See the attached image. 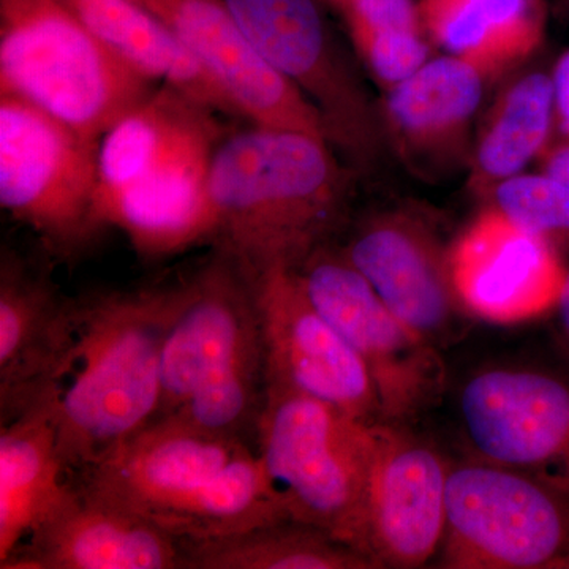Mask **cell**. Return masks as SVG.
Segmentation results:
<instances>
[{
    "instance_id": "4",
    "label": "cell",
    "mask_w": 569,
    "mask_h": 569,
    "mask_svg": "<svg viewBox=\"0 0 569 569\" xmlns=\"http://www.w3.org/2000/svg\"><path fill=\"white\" fill-rule=\"evenodd\" d=\"M153 84L51 0H0V93L100 141Z\"/></svg>"
},
{
    "instance_id": "10",
    "label": "cell",
    "mask_w": 569,
    "mask_h": 569,
    "mask_svg": "<svg viewBox=\"0 0 569 569\" xmlns=\"http://www.w3.org/2000/svg\"><path fill=\"white\" fill-rule=\"evenodd\" d=\"M460 429L473 458L569 493V372L490 366L459 389Z\"/></svg>"
},
{
    "instance_id": "19",
    "label": "cell",
    "mask_w": 569,
    "mask_h": 569,
    "mask_svg": "<svg viewBox=\"0 0 569 569\" xmlns=\"http://www.w3.org/2000/svg\"><path fill=\"white\" fill-rule=\"evenodd\" d=\"M78 328V301L59 295L20 258L0 266V411L2 422L31 408L62 369Z\"/></svg>"
},
{
    "instance_id": "8",
    "label": "cell",
    "mask_w": 569,
    "mask_h": 569,
    "mask_svg": "<svg viewBox=\"0 0 569 569\" xmlns=\"http://www.w3.org/2000/svg\"><path fill=\"white\" fill-rule=\"evenodd\" d=\"M298 272L312 305L366 366L380 422L410 426L440 403L448 387L440 348L395 316L342 250L320 247Z\"/></svg>"
},
{
    "instance_id": "26",
    "label": "cell",
    "mask_w": 569,
    "mask_h": 569,
    "mask_svg": "<svg viewBox=\"0 0 569 569\" xmlns=\"http://www.w3.org/2000/svg\"><path fill=\"white\" fill-rule=\"evenodd\" d=\"M183 569H380L328 531L282 519L230 537L182 541Z\"/></svg>"
},
{
    "instance_id": "28",
    "label": "cell",
    "mask_w": 569,
    "mask_h": 569,
    "mask_svg": "<svg viewBox=\"0 0 569 569\" xmlns=\"http://www.w3.org/2000/svg\"><path fill=\"white\" fill-rule=\"evenodd\" d=\"M486 201L516 227L569 253V183L546 171L520 173L498 183Z\"/></svg>"
},
{
    "instance_id": "18",
    "label": "cell",
    "mask_w": 569,
    "mask_h": 569,
    "mask_svg": "<svg viewBox=\"0 0 569 569\" xmlns=\"http://www.w3.org/2000/svg\"><path fill=\"white\" fill-rule=\"evenodd\" d=\"M219 141L217 122L193 134L156 170L103 206L102 227L119 228L146 258L170 257L213 241L209 173Z\"/></svg>"
},
{
    "instance_id": "25",
    "label": "cell",
    "mask_w": 569,
    "mask_h": 569,
    "mask_svg": "<svg viewBox=\"0 0 569 569\" xmlns=\"http://www.w3.org/2000/svg\"><path fill=\"white\" fill-rule=\"evenodd\" d=\"M556 132V91L552 71L520 74L497 97L479 127L471 151L468 189L478 198L523 173L539 159Z\"/></svg>"
},
{
    "instance_id": "3",
    "label": "cell",
    "mask_w": 569,
    "mask_h": 569,
    "mask_svg": "<svg viewBox=\"0 0 569 569\" xmlns=\"http://www.w3.org/2000/svg\"><path fill=\"white\" fill-rule=\"evenodd\" d=\"M323 138L257 126L220 140L209 190L220 250L250 277L299 269L346 216L348 174Z\"/></svg>"
},
{
    "instance_id": "22",
    "label": "cell",
    "mask_w": 569,
    "mask_h": 569,
    "mask_svg": "<svg viewBox=\"0 0 569 569\" xmlns=\"http://www.w3.org/2000/svg\"><path fill=\"white\" fill-rule=\"evenodd\" d=\"M433 47L500 77L530 58L546 31L545 0H418Z\"/></svg>"
},
{
    "instance_id": "33",
    "label": "cell",
    "mask_w": 569,
    "mask_h": 569,
    "mask_svg": "<svg viewBox=\"0 0 569 569\" xmlns=\"http://www.w3.org/2000/svg\"><path fill=\"white\" fill-rule=\"evenodd\" d=\"M561 3H563L565 10H567V13L569 14V0H561Z\"/></svg>"
},
{
    "instance_id": "12",
    "label": "cell",
    "mask_w": 569,
    "mask_h": 569,
    "mask_svg": "<svg viewBox=\"0 0 569 569\" xmlns=\"http://www.w3.org/2000/svg\"><path fill=\"white\" fill-rule=\"evenodd\" d=\"M250 279L263 337L266 385L302 392L369 425L380 422L372 378L312 305L298 269L274 266Z\"/></svg>"
},
{
    "instance_id": "27",
    "label": "cell",
    "mask_w": 569,
    "mask_h": 569,
    "mask_svg": "<svg viewBox=\"0 0 569 569\" xmlns=\"http://www.w3.org/2000/svg\"><path fill=\"white\" fill-rule=\"evenodd\" d=\"M339 13L359 58L385 91L432 59L418 0H347Z\"/></svg>"
},
{
    "instance_id": "32",
    "label": "cell",
    "mask_w": 569,
    "mask_h": 569,
    "mask_svg": "<svg viewBox=\"0 0 569 569\" xmlns=\"http://www.w3.org/2000/svg\"><path fill=\"white\" fill-rule=\"evenodd\" d=\"M321 2L328 3L329 7H332L336 11L340 10V7L347 2V0H321Z\"/></svg>"
},
{
    "instance_id": "21",
    "label": "cell",
    "mask_w": 569,
    "mask_h": 569,
    "mask_svg": "<svg viewBox=\"0 0 569 569\" xmlns=\"http://www.w3.org/2000/svg\"><path fill=\"white\" fill-rule=\"evenodd\" d=\"M58 432L47 403H36L0 430V561L80 500L66 481Z\"/></svg>"
},
{
    "instance_id": "5",
    "label": "cell",
    "mask_w": 569,
    "mask_h": 569,
    "mask_svg": "<svg viewBox=\"0 0 569 569\" xmlns=\"http://www.w3.org/2000/svg\"><path fill=\"white\" fill-rule=\"evenodd\" d=\"M373 426L276 385H266L257 425L258 455L290 518L328 531L366 556Z\"/></svg>"
},
{
    "instance_id": "9",
    "label": "cell",
    "mask_w": 569,
    "mask_h": 569,
    "mask_svg": "<svg viewBox=\"0 0 569 569\" xmlns=\"http://www.w3.org/2000/svg\"><path fill=\"white\" fill-rule=\"evenodd\" d=\"M254 51L323 119L329 144L356 162L376 156L381 112L340 54L320 0H224Z\"/></svg>"
},
{
    "instance_id": "16",
    "label": "cell",
    "mask_w": 569,
    "mask_h": 569,
    "mask_svg": "<svg viewBox=\"0 0 569 569\" xmlns=\"http://www.w3.org/2000/svg\"><path fill=\"white\" fill-rule=\"evenodd\" d=\"M451 272L468 317L519 323L553 312L568 266L556 247L485 206L451 242Z\"/></svg>"
},
{
    "instance_id": "2",
    "label": "cell",
    "mask_w": 569,
    "mask_h": 569,
    "mask_svg": "<svg viewBox=\"0 0 569 569\" xmlns=\"http://www.w3.org/2000/svg\"><path fill=\"white\" fill-rule=\"evenodd\" d=\"M182 296L183 282L78 301L73 346L36 402L50 408L67 470L86 473L156 421L164 336Z\"/></svg>"
},
{
    "instance_id": "7",
    "label": "cell",
    "mask_w": 569,
    "mask_h": 569,
    "mask_svg": "<svg viewBox=\"0 0 569 569\" xmlns=\"http://www.w3.org/2000/svg\"><path fill=\"white\" fill-rule=\"evenodd\" d=\"M100 141L0 93V204L52 253H81L103 230L97 219Z\"/></svg>"
},
{
    "instance_id": "17",
    "label": "cell",
    "mask_w": 569,
    "mask_h": 569,
    "mask_svg": "<svg viewBox=\"0 0 569 569\" xmlns=\"http://www.w3.org/2000/svg\"><path fill=\"white\" fill-rule=\"evenodd\" d=\"M489 80L473 62L445 54L385 91L383 130L408 167L438 176L470 164L471 127Z\"/></svg>"
},
{
    "instance_id": "23",
    "label": "cell",
    "mask_w": 569,
    "mask_h": 569,
    "mask_svg": "<svg viewBox=\"0 0 569 569\" xmlns=\"http://www.w3.org/2000/svg\"><path fill=\"white\" fill-rule=\"evenodd\" d=\"M146 77L194 102L239 116L227 93L181 44L133 0H51Z\"/></svg>"
},
{
    "instance_id": "31",
    "label": "cell",
    "mask_w": 569,
    "mask_h": 569,
    "mask_svg": "<svg viewBox=\"0 0 569 569\" xmlns=\"http://www.w3.org/2000/svg\"><path fill=\"white\" fill-rule=\"evenodd\" d=\"M553 316H556L557 339H559L565 353L569 356V266L559 301L553 309Z\"/></svg>"
},
{
    "instance_id": "11",
    "label": "cell",
    "mask_w": 569,
    "mask_h": 569,
    "mask_svg": "<svg viewBox=\"0 0 569 569\" xmlns=\"http://www.w3.org/2000/svg\"><path fill=\"white\" fill-rule=\"evenodd\" d=\"M241 370L266 372L260 316L252 279L220 250L183 282L181 307L164 336L156 421L209 381Z\"/></svg>"
},
{
    "instance_id": "13",
    "label": "cell",
    "mask_w": 569,
    "mask_h": 569,
    "mask_svg": "<svg viewBox=\"0 0 569 569\" xmlns=\"http://www.w3.org/2000/svg\"><path fill=\"white\" fill-rule=\"evenodd\" d=\"M378 298L437 348L451 343L468 317L451 272V244L426 213L395 208L373 213L342 247Z\"/></svg>"
},
{
    "instance_id": "24",
    "label": "cell",
    "mask_w": 569,
    "mask_h": 569,
    "mask_svg": "<svg viewBox=\"0 0 569 569\" xmlns=\"http://www.w3.org/2000/svg\"><path fill=\"white\" fill-rule=\"evenodd\" d=\"M213 112L178 89L160 84V89L122 116L100 140L99 222L104 204L156 170L193 134L216 122Z\"/></svg>"
},
{
    "instance_id": "1",
    "label": "cell",
    "mask_w": 569,
    "mask_h": 569,
    "mask_svg": "<svg viewBox=\"0 0 569 569\" xmlns=\"http://www.w3.org/2000/svg\"><path fill=\"white\" fill-rule=\"evenodd\" d=\"M81 492L151 520L179 541L291 519L263 460L241 438L162 418L86 471Z\"/></svg>"
},
{
    "instance_id": "15",
    "label": "cell",
    "mask_w": 569,
    "mask_h": 569,
    "mask_svg": "<svg viewBox=\"0 0 569 569\" xmlns=\"http://www.w3.org/2000/svg\"><path fill=\"white\" fill-rule=\"evenodd\" d=\"M219 82L241 118L326 137L323 119L253 50L224 0H133Z\"/></svg>"
},
{
    "instance_id": "6",
    "label": "cell",
    "mask_w": 569,
    "mask_h": 569,
    "mask_svg": "<svg viewBox=\"0 0 569 569\" xmlns=\"http://www.w3.org/2000/svg\"><path fill=\"white\" fill-rule=\"evenodd\" d=\"M436 567L569 569V493L473 458L451 463Z\"/></svg>"
},
{
    "instance_id": "14",
    "label": "cell",
    "mask_w": 569,
    "mask_h": 569,
    "mask_svg": "<svg viewBox=\"0 0 569 569\" xmlns=\"http://www.w3.org/2000/svg\"><path fill=\"white\" fill-rule=\"evenodd\" d=\"M366 503V552L378 568L436 559L447 526L451 462L408 426L376 422Z\"/></svg>"
},
{
    "instance_id": "30",
    "label": "cell",
    "mask_w": 569,
    "mask_h": 569,
    "mask_svg": "<svg viewBox=\"0 0 569 569\" xmlns=\"http://www.w3.org/2000/svg\"><path fill=\"white\" fill-rule=\"evenodd\" d=\"M539 159H541L542 171L569 183V140L559 138V140L550 141L548 149Z\"/></svg>"
},
{
    "instance_id": "20",
    "label": "cell",
    "mask_w": 569,
    "mask_h": 569,
    "mask_svg": "<svg viewBox=\"0 0 569 569\" xmlns=\"http://www.w3.org/2000/svg\"><path fill=\"white\" fill-rule=\"evenodd\" d=\"M182 541L151 520L81 492L0 568L176 569L182 568Z\"/></svg>"
},
{
    "instance_id": "29",
    "label": "cell",
    "mask_w": 569,
    "mask_h": 569,
    "mask_svg": "<svg viewBox=\"0 0 569 569\" xmlns=\"http://www.w3.org/2000/svg\"><path fill=\"white\" fill-rule=\"evenodd\" d=\"M556 91V130L560 140H569V50L560 56L552 70Z\"/></svg>"
}]
</instances>
